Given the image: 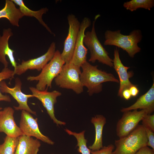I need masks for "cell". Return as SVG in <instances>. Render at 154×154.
<instances>
[{"instance_id":"7402d4cb","label":"cell","mask_w":154,"mask_h":154,"mask_svg":"<svg viewBox=\"0 0 154 154\" xmlns=\"http://www.w3.org/2000/svg\"><path fill=\"white\" fill-rule=\"evenodd\" d=\"M123 6L127 10L131 12L139 8L150 11L154 6V0H131L124 3Z\"/></svg>"},{"instance_id":"52a82bcc","label":"cell","mask_w":154,"mask_h":154,"mask_svg":"<svg viewBox=\"0 0 154 154\" xmlns=\"http://www.w3.org/2000/svg\"><path fill=\"white\" fill-rule=\"evenodd\" d=\"M123 113L122 117L117 121L116 126V135L119 138L128 135L135 129L145 115L151 113L146 110H141L139 111L134 110Z\"/></svg>"},{"instance_id":"4fadbf2b","label":"cell","mask_w":154,"mask_h":154,"mask_svg":"<svg viewBox=\"0 0 154 154\" xmlns=\"http://www.w3.org/2000/svg\"><path fill=\"white\" fill-rule=\"evenodd\" d=\"M91 23L90 19L85 17L80 23L73 54L70 62L80 68L87 61L88 49L84 45V38L85 31L90 26Z\"/></svg>"},{"instance_id":"3957f363","label":"cell","mask_w":154,"mask_h":154,"mask_svg":"<svg viewBox=\"0 0 154 154\" xmlns=\"http://www.w3.org/2000/svg\"><path fill=\"white\" fill-rule=\"evenodd\" d=\"M147 142L144 127L138 125L128 135L115 141L116 148L112 154H135L141 148L147 146Z\"/></svg>"},{"instance_id":"d6986e66","label":"cell","mask_w":154,"mask_h":154,"mask_svg":"<svg viewBox=\"0 0 154 154\" xmlns=\"http://www.w3.org/2000/svg\"><path fill=\"white\" fill-rule=\"evenodd\" d=\"M23 16L12 0H6L4 7L0 10V19H7L14 26L19 27L20 19Z\"/></svg>"},{"instance_id":"1f68e13d","label":"cell","mask_w":154,"mask_h":154,"mask_svg":"<svg viewBox=\"0 0 154 154\" xmlns=\"http://www.w3.org/2000/svg\"><path fill=\"white\" fill-rule=\"evenodd\" d=\"M2 109V108H0V115L1 114L2 111H1V110Z\"/></svg>"},{"instance_id":"277c9868","label":"cell","mask_w":154,"mask_h":154,"mask_svg":"<svg viewBox=\"0 0 154 154\" xmlns=\"http://www.w3.org/2000/svg\"><path fill=\"white\" fill-rule=\"evenodd\" d=\"M61 54L59 50L56 51L52 58L44 67L39 74L27 77L28 81H38L36 87L37 89L44 90L48 88H52L53 80L59 74L65 64L62 58Z\"/></svg>"},{"instance_id":"ac0fdd59","label":"cell","mask_w":154,"mask_h":154,"mask_svg":"<svg viewBox=\"0 0 154 154\" xmlns=\"http://www.w3.org/2000/svg\"><path fill=\"white\" fill-rule=\"evenodd\" d=\"M40 146L38 139L22 134L19 137V142L14 154H37Z\"/></svg>"},{"instance_id":"cb8c5ba5","label":"cell","mask_w":154,"mask_h":154,"mask_svg":"<svg viewBox=\"0 0 154 154\" xmlns=\"http://www.w3.org/2000/svg\"><path fill=\"white\" fill-rule=\"evenodd\" d=\"M65 131L69 135L74 136L76 139L78 147V151L82 154H91L90 150L87 147V141L84 137L85 131H83L79 133L73 132L68 129H65Z\"/></svg>"},{"instance_id":"ffe728a7","label":"cell","mask_w":154,"mask_h":154,"mask_svg":"<svg viewBox=\"0 0 154 154\" xmlns=\"http://www.w3.org/2000/svg\"><path fill=\"white\" fill-rule=\"evenodd\" d=\"M91 122L95 127V136L94 143L89 148L91 150H98L103 147L102 133L106 119L103 115H97L92 118Z\"/></svg>"},{"instance_id":"4dcf8cb0","label":"cell","mask_w":154,"mask_h":154,"mask_svg":"<svg viewBox=\"0 0 154 154\" xmlns=\"http://www.w3.org/2000/svg\"><path fill=\"white\" fill-rule=\"evenodd\" d=\"M131 96L129 89L124 90L122 93V98L127 100H129Z\"/></svg>"},{"instance_id":"ba28073f","label":"cell","mask_w":154,"mask_h":154,"mask_svg":"<svg viewBox=\"0 0 154 154\" xmlns=\"http://www.w3.org/2000/svg\"><path fill=\"white\" fill-rule=\"evenodd\" d=\"M67 20L69 26L68 33L61 54L62 58L65 63L70 62L72 59L80 25L78 19L73 14L68 15Z\"/></svg>"},{"instance_id":"8fae6325","label":"cell","mask_w":154,"mask_h":154,"mask_svg":"<svg viewBox=\"0 0 154 154\" xmlns=\"http://www.w3.org/2000/svg\"><path fill=\"white\" fill-rule=\"evenodd\" d=\"M15 85L13 88H10L4 81H2L0 84V89L2 93H8L10 94L17 101L19 104L18 106H14L17 110H25L31 114L36 115V112L32 110L27 103L29 98L33 97L32 94H26L21 90L22 82L19 78L15 79Z\"/></svg>"},{"instance_id":"484cf974","label":"cell","mask_w":154,"mask_h":154,"mask_svg":"<svg viewBox=\"0 0 154 154\" xmlns=\"http://www.w3.org/2000/svg\"><path fill=\"white\" fill-rule=\"evenodd\" d=\"M142 125L154 132V114H147L141 120Z\"/></svg>"},{"instance_id":"5b68a950","label":"cell","mask_w":154,"mask_h":154,"mask_svg":"<svg viewBox=\"0 0 154 154\" xmlns=\"http://www.w3.org/2000/svg\"><path fill=\"white\" fill-rule=\"evenodd\" d=\"M99 16V15L96 16L91 31H88L85 34L84 43L90 51L89 62L94 63L97 60L103 64L113 67V60L110 57L109 53L99 40L96 32L95 23Z\"/></svg>"},{"instance_id":"7a4b0ae2","label":"cell","mask_w":154,"mask_h":154,"mask_svg":"<svg viewBox=\"0 0 154 154\" xmlns=\"http://www.w3.org/2000/svg\"><path fill=\"white\" fill-rule=\"evenodd\" d=\"M104 36V45L120 48L132 58L141 50L138 45L142 38L141 31L139 30H134L128 35H123L119 30L114 31L107 30L105 33Z\"/></svg>"},{"instance_id":"9a60e30c","label":"cell","mask_w":154,"mask_h":154,"mask_svg":"<svg viewBox=\"0 0 154 154\" xmlns=\"http://www.w3.org/2000/svg\"><path fill=\"white\" fill-rule=\"evenodd\" d=\"M14 110L10 107L5 108L0 115V132L7 136L18 137L23 134L16 124L14 117Z\"/></svg>"},{"instance_id":"e0dca14e","label":"cell","mask_w":154,"mask_h":154,"mask_svg":"<svg viewBox=\"0 0 154 154\" xmlns=\"http://www.w3.org/2000/svg\"><path fill=\"white\" fill-rule=\"evenodd\" d=\"M146 110L152 113L154 110V83L149 89L143 95L138 98L136 102L131 106L122 108L121 112H125L137 110Z\"/></svg>"},{"instance_id":"f546056e","label":"cell","mask_w":154,"mask_h":154,"mask_svg":"<svg viewBox=\"0 0 154 154\" xmlns=\"http://www.w3.org/2000/svg\"><path fill=\"white\" fill-rule=\"evenodd\" d=\"M129 89L131 96L133 97L137 96L139 92L137 86L135 85L131 86Z\"/></svg>"},{"instance_id":"7c38bea8","label":"cell","mask_w":154,"mask_h":154,"mask_svg":"<svg viewBox=\"0 0 154 154\" xmlns=\"http://www.w3.org/2000/svg\"><path fill=\"white\" fill-rule=\"evenodd\" d=\"M55 49L56 44L53 42L47 51L43 55L27 60H23L21 64L17 65L16 69L14 70L15 74L20 75L29 70H41L53 57Z\"/></svg>"},{"instance_id":"4316f807","label":"cell","mask_w":154,"mask_h":154,"mask_svg":"<svg viewBox=\"0 0 154 154\" xmlns=\"http://www.w3.org/2000/svg\"><path fill=\"white\" fill-rule=\"evenodd\" d=\"M114 147L113 145L110 144L107 146L103 147L98 150H90V153L91 154H112Z\"/></svg>"},{"instance_id":"6da1fadb","label":"cell","mask_w":154,"mask_h":154,"mask_svg":"<svg viewBox=\"0 0 154 154\" xmlns=\"http://www.w3.org/2000/svg\"><path fill=\"white\" fill-rule=\"evenodd\" d=\"M98 67V65H92L87 61L81 67L82 72L80 75V80L83 86L87 88V92L90 96L101 92L104 82H119L113 74L100 70Z\"/></svg>"},{"instance_id":"44dd1931","label":"cell","mask_w":154,"mask_h":154,"mask_svg":"<svg viewBox=\"0 0 154 154\" xmlns=\"http://www.w3.org/2000/svg\"><path fill=\"white\" fill-rule=\"evenodd\" d=\"M12 1L15 4L19 6V9L23 16H27L35 17L48 32L55 36V34L52 32L42 19L43 14H46L48 11V9L47 8H43L38 11H34L30 9L26 6L23 0H12Z\"/></svg>"},{"instance_id":"f1b7e54d","label":"cell","mask_w":154,"mask_h":154,"mask_svg":"<svg viewBox=\"0 0 154 154\" xmlns=\"http://www.w3.org/2000/svg\"><path fill=\"white\" fill-rule=\"evenodd\" d=\"M135 154H154V150L147 146L141 148Z\"/></svg>"},{"instance_id":"5bb4252c","label":"cell","mask_w":154,"mask_h":154,"mask_svg":"<svg viewBox=\"0 0 154 154\" xmlns=\"http://www.w3.org/2000/svg\"><path fill=\"white\" fill-rule=\"evenodd\" d=\"M113 67L117 73L119 79L120 86L118 95L122 98L123 91L126 89H129L134 85L130 81L129 78L133 75L132 72H128L129 67L124 66L120 59L119 50L116 47L114 50Z\"/></svg>"},{"instance_id":"8992f818","label":"cell","mask_w":154,"mask_h":154,"mask_svg":"<svg viewBox=\"0 0 154 154\" xmlns=\"http://www.w3.org/2000/svg\"><path fill=\"white\" fill-rule=\"evenodd\" d=\"M80 68L69 62L65 63L57 76L54 78L59 87L71 89L79 94L83 91V86L80 80Z\"/></svg>"},{"instance_id":"d4e9b609","label":"cell","mask_w":154,"mask_h":154,"mask_svg":"<svg viewBox=\"0 0 154 154\" xmlns=\"http://www.w3.org/2000/svg\"><path fill=\"white\" fill-rule=\"evenodd\" d=\"M15 75L14 70L10 69L8 67L4 68L0 72V84L1 82L3 80L10 79L11 80L14 77ZM1 101L10 102L11 100L9 96L3 95L0 89V101Z\"/></svg>"},{"instance_id":"603a6c76","label":"cell","mask_w":154,"mask_h":154,"mask_svg":"<svg viewBox=\"0 0 154 154\" xmlns=\"http://www.w3.org/2000/svg\"><path fill=\"white\" fill-rule=\"evenodd\" d=\"M19 142V137L7 136L0 145V154H14Z\"/></svg>"},{"instance_id":"9c48e42d","label":"cell","mask_w":154,"mask_h":154,"mask_svg":"<svg viewBox=\"0 0 154 154\" xmlns=\"http://www.w3.org/2000/svg\"><path fill=\"white\" fill-rule=\"evenodd\" d=\"M29 89L33 97L36 98L41 102L54 123L57 126L65 125L66 123L57 119L54 114V105L57 102V98L61 95V93L56 90L49 92L47 88L44 90H40L36 88L30 87Z\"/></svg>"},{"instance_id":"83f0119b","label":"cell","mask_w":154,"mask_h":154,"mask_svg":"<svg viewBox=\"0 0 154 154\" xmlns=\"http://www.w3.org/2000/svg\"><path fill=\"white\" fill-rule=\"evenodd\" d=\"M148 139L147 146L151 147L154 150V132L147 127H144Z\"/></svg>"},{"instance_id":"30bf717a","label":"cell","mask_w":154,"mask_h":154,"mask_svg":"<svg viewBox=\"0 0 154 154\" xmlns=\"http://www.w3.org/2000/svg\"><path fill=\"white\" fill-rule=\"evenodd\" d=\"M37 120V118H34L30 113L22 110L19 127L23 134L34 137L48 144L53 145L54 142L40 131Z\"/></svg>"},{"instance_id":"2e32d148","label":"cell","mask_w":154,"mask_h":154,"mask_svg":"<svg viewBox=\"0 0 154 154\" xmlns=\"http://www.w3.org/2000/svg\"><path fill=\"white\" fill-rule=\"evenodd\" d=\"M13 34L10 28L4 29L2 35L1 36L0 34V62L3 64L4 68H7L9 63L6 58L7 56L14 70L17 65L13 55L14 51L10 48L9 44V39Z\"/></svg>"}]
</instances>
